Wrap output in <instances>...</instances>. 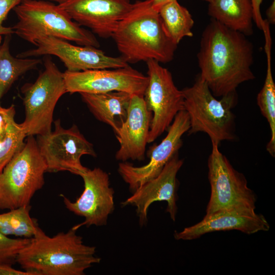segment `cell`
<instances>
[{"label":"cell","mask_w":275,"mask_h":275,"mask_svg":"<svg viewBox=\"0 0 275 275\" xmlns=\"http://www.w3.org/2000/svg\"><path fill=\"white\" fill-rule=\"evenodd\" d=\"M197 57L199 75L215 97L236 95L239 85L255 78L252 43L213 19L203 32Z\"/></svg>","instance_id":"6da1fadb"},{"label":"cell","mask_w":275,"mask_h":275,"mask_svg":"<svg viewBox=\"0 0 275 275\" xmlns=\"http://www.w3.org/2000/svg\"><path fill=\"white\" fill-rule=\"evenodd\" d=\"M71 228L50 237L40 228L19 252L16 263L32 275H84L101 259Z\"/></svg>","instance_id":"7a4b0ae2"},{"label":"cell","mask_w":275,"mask_h":275,"mask_svg":"<svg viewBox=\"0 0 275 275\" xmlns=\"http://www.w3.org/2000/svg\"><path fill=\"white\" fill-rule=\"evenodd\" d=\"M111 37L127 63L150 60L169 63L177 45L167 35L158 12L152 7V0L133 3Z\"/></svg>","instance_id":"3957f363"},{"label":"cell","mask_w":275,"mask_h":275,"mask_svg":"<svg viewBox=\"0 0 275 275\" xmlns=\"http://www.w3.org/2000/svg\"><path fill=\"white\" fill-rule=\"evenodd\" d=\"M13 10L18 22L14 34L36 46L37 40L51 36L98 48L93 34L74 21L59 5L43 1L23 0Z\"/></svg>","instance_id":"277c9868"},{"label":"cell","mask_w":275,"mask_h":275,"mask_svg":"<svg viewBox=\"0 0 275 275\" xmlns=\"http://www.w3.org/2000/svg\"><path fill=\"white\" fill-rule=\"evenodd\" d=\"M182 91L184 110L189 118V134L203 132L211 142L218 145L223 141L236 139L235 116L232 108L236 105L237 95L217 100L200 75L192 86Z\"/></svg>","instance_id":"5b68a950"},{"label":"cell","mask_w":275,"mask_h":275,"mask_svg":"<svg viewBox=\"0 0 275 275\" xmlns=\"http://www.w3.org/2000/svg\"><path fill=\"white\" fill-rule=\"evenodd\" d=\"M26 142L0 173V209L30 205L35 193L44 184L47 166L37 141L28 136Z\"/></svg>","instance_id":"8992f818"},{"label":"cell","mask_w":275,"mask_h":275,"mask_svg":"<svg viewBox=\"0 0 275 275\" xmlns=\"http://www.w3.org/2000/svg\"><path fill=\"white\" fill-rule=\"evenodd\" d=\"M211 143L208 159L211 193L206 215L224 211H255L257 196L249 187L245 177L233 167L219 151V145Z\"/></svg>","instance_id":"52a82bcc"},{"label":"cell","mask_w":275,"mask_h":275,"mask_svg":"<svg viewBox=\"0 0 275 275\" xmlns=\"http://www.w3.org/2000/svg\"><path fill=\"white\" fill-rule=\"evenodd\" d=\"M45 69L36 80L24 88L25 120L21 124L27 136L44 135L51 131L53 113L60 97L67 93L63 73L49 57Z\"/></svg>","instance_id":"ba28073f"},{"label":"cell","mask_w":275,"mask_h":275,"mask_svg":"<svg viewBox=\"0 0 275 275\" xmlns=\"http://www.w3.org/2000/svg\"><path fill=\"white\" fill-rule=\"evenodd\" d=\"M146 63L148 81L143 97L147 109L152 114L147 140L150 143L167 130L178 113L184 110V97L168 69L154 60Z\"/></svg>","instance_id":"9c48e42d"},{"label":"cell","mask_w":275,"mask_h":275,"mask_svg":"<svg viewBox=\"0 0 275 275\" xmlns=\"http://www.w3.org/2000/svg\"><path fill=\"white\" fill-rule=\"evenodd\" d=\"M49 133L38 135L37 145L47 166V172L68 171L80 176L88 169L80 158L84 155L96 156L93 145L80 132L76 126L63 128L59 120Z\"/></svg>","instance_id":"30bf717a"},{"label":"cell","mask_w":275,"mask_h":275,"mask_svg":"<svg viewBox=\"0 0 275 275\" xmlns=\"http://www.w3.org/2000/svg\"><path fill=\"white\" fill-rule=\"evenodd\" d=\"M67 93H103L121 91L143 95L147 76L129 65L115 69L87 70L63 73Z\"/></svg>","instance_id":"8fae6325"},{"label":"cell","mask_w":275,"mask_h":275,"mask_svg":"<svg viewBox=\"0 0 275 275\" xmlns=\"http://www.w3.org/2000/svg\"><path fill=\"white\" fill-rule=\"evenodd\" d=\"M80 176L84 182V190L75 202L60 195L68 210L85 218L84 222L72 229L77 231L83 226L105 225L115 208L114 190L110 186L108 174L99 168H95L88 169Z\"/></svg>","instance_id":"7c38bea8"},{"label":"cell","mask_w":275,"mask_h":275,"mask_svg":"<svg viewBox=\"0 0 275 275\" xmlns=\"http://www.w3.org/2000/svg\"><path fill=\"white\" fill-rule=\"evenodd\" d=\"M36 47L22 52L18 58H29L42 55H53L64 63L71 72L101 69H115L129 65L121 56L113 57L102 50L89 46H76L67 41L47 36L37 40Z\"/></svg>","instance_id":"4fadbf2b"},{"label":"cell","mask_w":275,"mask_h":275,"mask_svg":"<svg viewBox=\"0 0 275 275\" xmlns=\"http://www.w3.org/2000/svg\"><path fill=\"white\" fill-rule=\"evenodd\" d=\"M189 128L188 115L185 110L181 111L168 128L166 137L151 150L150 160L146 164L135 167L126 161L119 163L118 173L131 192L160 174L167 163L178 152L182 145L181 138Z\"/></svg>","instance_id":"5bb4252c"},{"label":"cell","mask_w":275,"mask_h":275,"mask_svg":"<svg viewBox=\"0 0 275 275\" xmlns=\"http://www.w3.org/2000/svg\"><path fill=\"white\" fill-rule=\"evenodd\" d=\"M58 5L80 26L89 28L100 37L108 38L133 4L129 0H67Z\"/></svg>","instance_id":"9a60e30c"},{"label":"cell","mask_w":275,"mask_h":275,"mask_svg":"<svg viewBox=\"0 0 275 275\" xmlns=\"http://www.w3.org/2000/svg\"><path fill=\"white\" fill-rule=\"evenodd\" d=\"M183 164V160L179 158L178 152L176 153L157 176L145 183L121 203L123 206L132 205L136 207L141 226L146 224L149 207L156 201L167 202L166 212L172 221H175L177 212L176 177Z\"/></svg>","instance_id":"2e32d148"},{"label":"cell","mask_w":275,"mask_h":275,"mask_svg":"<svg viewBox=\"0 0 275 275\" xmlns=\"http://www.w3.org/2000/svg\"><path fill=\"white\" fill-rule=\"evenodd\" d=\"M152 118L143 95H132L126 118L116 133L120 144L116 154L117 160L124 162L144 159Z\"/></svg>","instance_id":"e0dca14e"},{"label":"cell","mask_w":275,"mask_h":275,"mask_svg":"<svg viewBox=\"0 0 275 275\" xmlns=\"http://www.w3.org/2000/svg\"><path fill=\"white\" fill-rule=\"evenodd\" d=\"M270 226L265 217L255 211H224L205 215L198 223L175 231L176 240H191L211 232L238 230L246 234L268 231Z\"/></svg>","instance_id":"ac0fdd59"},{"label":"cell","mask_w":275,"mask_h":275,"mask_svg":"<svg viewBox=\"0 0 275 275\" xmlns=\"http://www.w3.org/2000/svg\"><path fill=\"white\" fill-rule=\"evenodd\" d=\"M79 94L94 116L109 125L116 133L126 118L132 95L121 91Z\"/></svg>","instance_id":"d6986e66"},{"label":"cell","mask_w":275,"mask_h":275,"mask_svg":"<svg viewBox=\"0 0 275 275\" xmlns=\"http://www.w3.org/2000/svg\"><path fill=\"white\" fill-rule=\"evenodd\" d=\"M208 14L226 26L245 36L253 33V8L251 0H213Z\"/></svg>","instance_id":"ffe728a7"},{"label":"cell","mask_w":275,"mask_h":275,"mask_svg":"<svg viewBox=\"0 0 275 275\" xmlns=\"http://www.w3.org/2000/svg\"><path fill=\"white\" fill-rule=\"evenodd\" d=\"M264 49L266 56L267 68L264 84L257 96V103L262 115L266 119L270 129V139L266 145V150L275 155V84L271 66V38L270 34H264Z\"/></svg>","instance_id":"44dd1931"},{"label":"cell","mask_w":275,"mask_h":275,"mask_svg":"<svg viewBox=\"0 0 275 275\" xmlns=\"http://www.w3.org/2000/svg\"><path fill=\"white\" fill-rule=\"evenodd\" d=\"M5 36L0 46V102L4 94L19 76L36 69L41 63L39 59L13 56L10 51L11 35Z\"/></svg>","instance_id":"7402d4cb"},{"label":"cell","mask_w":275,"mask_h":275,"mask_svg":"<svg viewBox=\"0 0 275 275\" xmlns=\"http://www.w3.org/2000/svg\"><path fill=\"white\" fill-rule=\"evenodd\" d=\"M164 29L172 42L177 45L185 37L193 36L194 21L191 14L177 0L163 5L158 11Z\"/></svg>","instance_id":"603a6c76"},{"label":"cell","mask_w":275,"mask_h":275,"mask_svg":"<svg viewBox=\"0 0 275 275\" xmlns=\"http://www.w3.org/2000/svg\"><path fill=\"white\" fill-rule=\"evenodd\" d=\"M31 207L29 205L0 214V232L6 236L33 237L39 226L37 219L30 216Z\"/></svg>","instance_id":"cb8c5ba5"},{"label":"cell","mask_w":275,"mask_h":275,"mask_svg":"<svg viewBox=\"0 0 275 275\" xmlns=\"http://www.w3.org/2000/svg\"><path fill=\"white\" fill-rule=\"evenodd\" d=\"M27 136L21 124L14 121L9 126L5 137L0 141V173L5 166L23 147Z\"/></svg>","instance_id":"d4e9b609"},{"label":"cell","mask_w":275,"mask_h":275,"mask_svg":"<svg viewBox=\"0 0 275 275\" xmlns=\"http://www.w3.org/2000/svg\"><path fill=\"white\" fill-rule=\"evenodd\" d=\"M30 238H10L0 232V265L12 266L16 263L19 251L30 242Z\"/></svg>","instance_id":"484cf974"},{"label":"cell","mask_w":275,"mask_h":275,"mask_svg":"<svg viewBox=\"0 0 275 275\" xmlns=\"http://www.w3.org/2000/svg\"><path fill=\"white\" fill-rule=\"evenodd\" d=\"M23 0H0V35H12L14 31L12 27H6L3 24L9 12Z\"/></svg>","instance_id":"4316f807"},{"label":"cell","mask_w":275,"mask_h":275,"mask_svg":"<svg viewBox=\"0 0 275 275\" xmlns=\"http://www.w3.org/2000/svg\"><path fill=\"white\" fill-rule=\"evenodd\" d=\"M15 108L13 105L4 108L0 105V141L5 136L10 125L15 121Z\"/></svg>","instance_id":"83f0119b"},{"label":"cell","mask_w":275,"mask_h":275,"mask_svg":"<svg viewBox=\"0 0 275 275\" xmlns=\"http://www.w3.org/2000/svg\"><path fill=\"white\" fill-rule=\"evenodd\" d=\"M253 8V20L257 26L262 31L264 25L265 19H263L261 13V5L263 0H251Z\"/></svg>","instance_id":"f1b7e54d"},{"label":"cell","mask_w":275,"mask_h":275,"mask_svg":"<svg viewBox=\"0 0 275 275\" xmlns=\"http://www.w3.org/2000/svg\"><path fill=\"white\" fill-rule=\"evenodd\" d=\"M0 275H32L26 271L16 270L12 266L0 265Z\"/></svg>","instance_id":"f546056e"},{"label":"cell","mask_w":275,"mask_h":275,"mask_svg":"<svg viewBox=\"0 0 275 275\" xmlns=\"http://www.w3.org/2000/svg\"><path fill=\"white\" fill-rule=\"evenodd\" d=\"M267 18L266 19L269 24L275 23V0H273L270 5L266 11Z\"/></svg>","instance_id":"4dcf8cb0"},{"label":"cell","mask_w":275,"mask_h":275,"mask_svg":"<svg viewBox=\"0 0 275 275\" xmlns=\"http://www.w3.org/2000/svg\"><path fill=\"white\" fill-rule=\"evenodd\" d=\"M172 0H152V7L158 12L160 8L167 3Z\"/></svg>","instance_id":"1f68e13d"},{"label":"cell","mask_w":275,"mask_h":275,"mask_svg":"<svg viewBox=\"0 0 275 275\" xmlns=\"http://www.w3.org/2000/svg\"><path fill=\"white\" fill-rule=\"evenodd\" d=\"M49 1L57 2L59 3V4L64 3L67 0H49Z\"/></svg>","instance_id":"d6a6232c"},{"label":"cell","mask_w":275,"mask_h":275,"mask_svg":"<svg viewBox=\"0 0 275 275\" xmlns=\"http://www.w3.org/2000/svg\"><path fill=\"white\" fill-rule=\"evenodd\" d=\"M203 1H206V2L209 3L211 2H212L213 0H203Z\"/></svg>","instance_id":"836d02e7"},{"label":"cell","mask_w":275,"mask_h":275,"mask_svg":"<svg viewBox=\"0 0 275 275\" xmlns=\"http://www.w3.org/2000/svg\"><path fill=\"white\" fill-rule=\"evenodd\" d=\"M2 40V35H0V46L1 45Z\"/></svg>","instance_id":"e575fe53"}]
</instances>
